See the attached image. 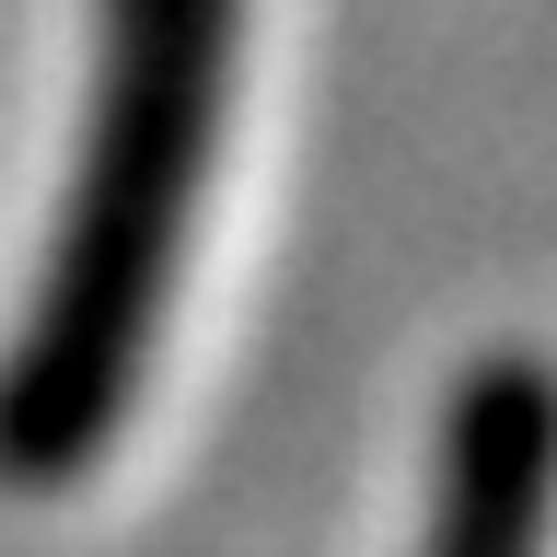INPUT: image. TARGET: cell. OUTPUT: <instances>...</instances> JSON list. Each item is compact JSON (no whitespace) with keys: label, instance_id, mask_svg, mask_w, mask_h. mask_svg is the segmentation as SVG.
<instances>
[{"label":"cell","instance_id":"1","mask_svg":"<svg viewBox=\"0 0 557 557\" xmlns=\"http://www.w3.org/2000/svg\"><path fill=\"white\" fill-rule=\"evenodd\" d=\"M244 0H104V82L70 174L47 290L0 360V487H70L128 430L163 302L209 198Z\"/></svg>","mask_w":557,"mask_h":557},{"label":"cell","instance_id":"2","mask_svg":"<svg viewBox=\"0 0 557 557\" xmlns=\"http://www.w3.org/2000/svg\"><path fill=\"white\" fill-rule=\"evenodd\" d=\"M546 534H557V372L487 360L476 383H453L418 557H546Z\"/></svg>","mask_w":557,"mask_h":557}]
</instances>
